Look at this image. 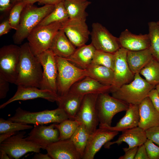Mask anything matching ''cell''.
Returning a JSON list of instances; mask_svg holds the SVG:
<instances>
[{"label": "cell", "mask_w": 159, "mask_h": 159, "mask_svg": "<svg viewBox=\"0 0 159 159\" xmlns=\"http://www.w3.org/2000/svg\"><path fill=\"white\" fill-rule=\"evenodd\" d=\"M42 73L41 64L32 51L28 42L21 45L18 76L15 84L40 88Z\"/></svg>", "instance_id": "1"}, {"label": "cell", "mask_w": 159, "mask_h": 159, "mask_svg": "<svg viewBox=\"0 0 159 159\" xmlns=\"http://www.w3.org/2000/svg\"><path fill=\"white\" fill-rule=\"evenodd\" d=\"M55 5H44L38 7L26 5L21 14L19 26L13 36L14 43L21 44L31 32L54 9Z\"/></svg>", "instance_id": "2"}, {"label": "cell", "mask_w": 159, "mask_h": 159, "mask_svg": "<svg viewBox=\"0 0 159 159\" xmlns=\"http://www.w3.org/2000/svg\"><path fill=\"white\" fill-rule=\"evenodd\" d=\"M155 85L148 82L139 73L135 74L133 80L111 92L113 97L128 104L139 105L148 97Z\"/></svg>", "instance_id": "3"}, {"label": "cell", "mask_w": 159, "mask_h": 159, "mask_svg": "<svg viewBox=\"0 0 159 159\" xmlns=\"http://www.w3.org/2000/svg\"><path fill=\"white\" fill-rule=\"evenodd\" d=\"M69 119L64 110L59 107L51 110L30 112L18 107L14 114L8 119L12 121L34 125L59 123Z\"/></svg>", "instance_id": "4"}, {"label": "cell", "mask_w": 159, "mask_h": 159, "mask_svg": "<svg viewBox=\"0 0 159 159\" xmlns=\"http://www.w3.org/2000/svg\"><path fill=\"white\" fill-rule=\"evenodd\" d=\"M55 57L58 72L57 94L62 97L69 92L74 83L88 75L86 69L77 67L65 58Z\"/></svg>", "instance_id": "5"}, {"label": "cell", "mask_w": 159, "mask_h": 159, "mask_svg": "<svg viewBox=\"0 0 159 159\" xmlns=\"http://www.w3.org/2000/svg\"><path fill=\"white\" fill-rule=\"evenodd\" d=\"M62 25V23H53L45 26H37L31 32L27 39L30 48L35 56L49 49Z\"/></svg>", "instance_id": "6"}, {"label": "cell", "mask_w": 159, "mask_h": 159, "mask_svg": "<svg viewBox=\"0 0 159 159\" xmlns=\"http://www.w3.org/2000/svg\"><path fill=\"white\" fill-rule=\"evenodd\" d=\"M129 105V104L110 96L108 93L99 94L96 105L99 127L111 126L115 115L121 112L126 111Z\"/></svg>", "instance_id": "7"}, {"label": "cell", "mask_w": 159, "mask_h": 159, "mask_svg": "<svg viewBox=\"0 0 159 159\" xmlns=\"http://www.w3.org/2000/svg\"><path fill=\"white\" fill-rule=\"evenodd\" d=\"M20 47L4 46L0 49V76L9 83L15 84L18 76Z\"/></svg>", "instance_id": "8"}, {"label": "cell", "mask_w": 159, "mask_h": 159, "mask_svg": "<svg viewBox=\"0 0 159 159\" xmlns=\"http://www.w3.org/2000/svg\"><path fill=\"white\" fill-rule=\"evenodd\" d=\"M26 132H18L0 143V149L4 151L11 159H18L29 152L39 153L41 147L27 140Z\"/></svg>", "instance_id": "9"}, {"label": "cell", "mask_w": 159, "mask_h": 159, "mask_svg": "<svg viewBox=\"0 0 159 159\" xmlns=\"http://www.w3.org/2000/svg\"><path fill=\"white\" fill-rule=\"evenodd\" d=\"M37 57L43 69L42 77L39 88L49 90L57 94L58 72L55 56L49 49Z\"/></svg>", "instance_id": "10"}, {"label": "cell", "mask_w": 159, "mask_h": 159, "mask_svg": "<svg viewBox=\"0 0 159 159\" xmlns=\"http://www.w3.org/2000/svg\"><path fill=\"white\" fill-rule=\"evenodd\" d=\"M99 94L84 95L80 109L74 120L81 122L90 134L96 130L99 122L96 102Z\"/></svg>", "instance_id": "11"}, {"label": "cell", "mask_w": 159, "mask_h": 159, "mask_svg": "<svg viewBox=\"0 0 159 159\" xmlns=\"http://www.w3.org/2000/svg\"><path fill=\"white\" fill-rule=\"evenodd\" d=\"M91 43L96 50L114 53L120 48L118 38L98 22L92 24Z\"/></svg>", "instance_id": "12"}, {"label": "cell", "mask_w": 159, "mask_h": 159, "mask_svg": "<svg viewBox=\"0 0 159 159\" xmlns=\"http://www.w3.org/2000/svg\"><path fill=\"white\" fill-rule=\"evenodd\" d=\"M127 51L126 49L120 48L114 53V77L110 92L123 85L130 83L134 78V74L130 69L127 62Z\"/></svg>", "instance_id": "13"}, {"label": "cell", "mask_w": 159, "mask_h": 159, "mask_svg": "<svg viewBox=\"0 0 159 159\" xmlns=\"http://www.w3.org/2000/svg\"><path fill=\"white\" fill-rule=\"evenodd\" d=\"M86 21L69 19L62 23L61 28L75 47H78L85 44L88 40L90 32Z\"/></svg>", "instance_id": "14"}, {"label": "cell", "mask_w": 159, "mask_h": 159, "mask_svg": "<svg viewBox=\"0 0 159 159\" xmlns=\"http://www.w3.org/2000/svg\"><path fill=\"white\" fill-rule=\"evenodd\" d=\"M17 91L14 95L0 106V109L4 108L9 104L17 100H26L42 98L48 101L58 102L60 96L49 90L32 86H17Z\"/></svg>", "instance_id": "15"}, {"label": "cell", "mask_w": 159, "mask_h": 159, "mask_svg": "<svg viewBox=\"0 0 159 159\" xmlns=\"http://www.w3.org/2000/svg\"><path fill=\"white\" fill-rule=\"evenodd\" d=\"M55 125V123L47 126L34 125L26 138L46 149L48 145L59 140V132Z\"/></svg>", "instance_id": "16"}, {"label": "cell", "mask_w": 159, "mask_h": 159, "mask_svg": "<svg viewBox=\"0 0 159 159\" xmlns=\"http://www.w3.org/2000/svg\"><path fill=\"white\" fill-rule=\"evenodd\" d=\"M118 133L117 131L100 127L97 128L89 138L82 159H93L102 147Z\"/></svg>", "instance_id": "17"}, {"label": "cell", "mask_w": 159, "mask_h": 159, "mask_svg": "<svg viewBox=\"0 0 159 159\" xmlns=\"http://www.w3.org/2000/svg\"><path fill=\"white\" fill-rule=\"evenodd\" d=\"M45 150L52 159H82L70 139L52 143Z\"/></svg>", "instance_id": "18"}, {"label": "cell", "mask_w": 159, "mask_h": 159, "mask_svg": "<svg viewBox=\"0 0 159 159\" xmlns=\"http://www.w3.org/2000/svg\"><path fill=\"white\" fill-rule=\"evenodd\" d=\"M118 38L120 48L128 51H140L149 48L150 47L148 34L136 35L126 29L121 32Z\"/></svg>", "instance_id": "19"}, {"label": "cell", "mask_w": 159, "mask_h": 159, "mask_svg": "<svg viewBox=\"0 0 159 159\" xmlns=\"http://www.w3.org/2000/svg\"><path fill=\"white\" fill-rule=\"evenodd\" d=\"M112 86L104 85L89 76L74 83L69 92L82 95L110 92Z\"/></svg>", "instance_id": "20"}, {"label": "cell", "mask_w": 159, "mask_h": 159, "mask_svg": "<svg viewBox=\"0 0 159 159\" xmlns=\"http://www.w3.org/2000/svg\"><path fill=\"white\" fill-rule=\"evenodd\" d=\"M140 119L138 126L145 130L159 125V112L147 97L138 105Z\"/></svg>", "instance_id": "21"}, {"label": "cell", "mask_w": 159, "mask_h": 159, "mask_svg": "<svg viewBox=\"0 0 159 159\" xmlns=\"http://www.w3.org/2000/svg\"><path fill=\"white\" fill-rule=\"evenodd\" d=\"M147 139L145 130L138 126L122 131L117 140L107 142L104 145V147L109 149L112 145L115 144L119 145L125 142L128 145L126 148L129 149L144 144Z\"/></svg>", "instance_id": "22"}, {"label": "cell", "mask_w": 159, "mask_h": 159, "mask_svg": "<svg viewBox=\"0 0 159 159\" xmlns=\"http://www.w3.org/2000/svg\"><path fill=\"white\" fill-rule=\"evenodd\" d=\"M75 47L61 28L54 36L49 49L55 56L67 59L74 52Z\"/></svg>", "instance_id": "23"}, {"label": "cell", "mask_w": 159, "mask_h": 159, "mask_svg": "<svg viewBox=\"0 0 159 159\" xmlns=\"http://www.w3.org/2000/svg\"><path fill=\"white\" fill-rule=\"evenodd\" d=\"M140 119L139 105L130 104L124 116L120 120L116 125L105 126L101 128L112 131L122 132L138 126Z\"/></svg>", "instance_id": "24"}, {"label": "cell", "mask_w": 159, "mask_h": 159, "mask_svg": "<svg viewBox=\"0 0 159 159\" xmlns=\"http://www.w3.org/2000/svg\"><path fill=\"white\" fill-rule=\"evenodd\" d=\"M96 49L91 43L77 47L74 53L66 59L77 67L86 69L91 64Z\"/></svg>", "instance_id": "25"}, {"label": "cell", "mask_w": 159, "mask_h": 159, "mask_svg": "<svg viewBox=\"0 0 159 159\" xmlns=\"http://www.w3.org/2000/svg\"><path fill=\"white\" fill-rule=\"evenodd\" d=\"M153 58L149 48L138 51L128 50L127 56V64L134 75L139 73Z\"/></svg>", "instance_id": "26"}, {"label": "cell", "mask_w": 159, "mask_h": 159, "mask_svg": "<svg viewBox=\"0 0 159 159\" xmlns=\"http://www.w3.org/2000/svg\"><path fill=\"white\" fill-rule=\"evenodd\" d=\"M84 95L69 92L60 97L57 102L58 107L63 109L69 119L74 120L81 105Z\"/></svg>", "instance_id": "27"}, {"label": "cell", "mask_w": 159, "mask_h": 159, "mask_svg": "<svg viewBox=\"0 0 159 159\" xmlns=\"http://www.w3.org/2000/svg\"><path fill=\"white\" fill-rule=\"evenodd\" d=\"M88 76L96 80L101 83L112 86L114 77V71L107 67L91 64L86 69Z\"/></svg>", "instance_id": "28"}, {"label": "cell", "mask_w": 159, "mask_h": 159, "mask_svg": "<svg viewBox=\"0 0 159 159\" xmlns=\"http://www.w3.org/2000/svg\"><path fill=\"white\" fill-rule=\"evenodd\" d=\"M64 3L69 19L86 20V9L91 4L88 0H64Z\"/></svg>", "instance_id": "29"}, {"label": "cell", "mask_w": 159, "mask_h": 159, "mask_svg": "<svg viewBox=\"0 0 159 159\" xmlns=\"http://www.w3.org/2000/svg\"><path fill=\"white\" fill-rule=\"evenodd\" d=\"M69 19L64 1L55 5L53 10L37 26H43L55 22L63 23Z\"/></svg>", "instance_id": "30"}, {"label": "cell", "mask_w": 159, "mask_h": 159, "mask_svg": "<svg viewBox=\"0 0 159 159\" xmlns=\"http://www.w3.org/2000/svg\"><path fill=\"white\" fill-rule=\"evenodd\" d=\"M139 73L148 82L155 86L159 83V61L153 57Z\"/></svg>", "instance_id": "31"}, {"label": "cell", "mask_w": 159, "mask_h": 159, "mask_svg": "<svg viewBox=\"0 0 159 159\" xmlns=\"http://www.w3.org/2000/svg\"><path fill=\"white\" fill-rule=\"evenodd\" d=\"M90 135L82 124L78 127L70 138L77 150L82 157V158Z\"/></svg>", "instance_id": "32"}, {"label": "cell", "mask_w": 159, "mask_h": 159, "mask_svg": "<svg viewBox=\"0 0 159 159\" xmlns=\"http://www.w3.org/2000/svg\"><path fill=\"white\" fill-rule=\"evenodd\" d=\"M82 124L75 120L68 119L59 123L55 127L59 132V140L70 139L78 127Z\"/></svg>", "instance_id": "33"}, {"label": "cell", "mask_w": 159, "mask_h": 159, "mask_svg": "<svg viewBox=\"0 0 159 159\" xmlns=\"http://www.w3.org/2000/svg\"><path fill=\"white\" fill-rule=\"evenodd\" d=\"M148 26L149 49L153 57L159 61V27L157 22L155 21L149 22Z\"/></svg>", "instance_id": "34"}, {"label": "cell", "mask_w": 159, "mask_h": 159, "mask_svg": "<svg viewBox=\"0 0 159 159\" xmlns=\"http://www.w3.org/2000/svg\"><path fill=\"white\" fill-rule=\"evenodd\" d=\"M115 63L114 53L96 50L91 64L103 66L114 71Z\"/></svg>", "instance_id": "35"}, {"label": "cell", "mask_w": 159, "mask_h": 159, "mask_svg": "<svg viewBox=\"0 0 159 159\" xmlns=\"http://www.w3.org/2000/svg\"><path fill=\"white\" fill-rule=\"evenodd\" d=\"M33 126L21 122L0 118V134L8 132H18L20 131L32 129Z\"/></svg>", "instance_id": "36"}, {"label": "cell", "mask_w": 159, "mask_h": 159, "mask_svg": "<svg viewBox=\"0 0 159 159\" xmlns=\"http://www.w3.org/2000/svg\"><path fill=\"white\" fill-rule=\"evenodd\" d=\"M26 5L18 3L13 5L10 10L8 19L12 29L16 30L18 28L22 12Z\"/></svg>", "instance_id": "37"}, {"label": "cell", "mask_w": 159, "mask_h": 159, "mask_svg": "<svg viewBox=\"0 0 159 159\" xmlns=\"http://www.w3.org/2000/svg\"><path fill=\"white\" fill-rule=\"evenodd\" d=\"M144 144L149 159H159V146L148 139Z\"/></svg>", "instance_id": "38"}, {"label": "cell", "mask_w": 159, "mask_h": 159, "mask_svg": "<svg viewBox=\"0 0 159 159\" xmlns=\"http://www.w3.org/2000/svg\"><path fill=\"white\" fill-rule=\"evenodd\" d=\"M147 139L159 146V125L145 130Z\"/></svg>", "instance_id": "39"}, {"label": "cell", "mask_w": 159, "mask_h": 159, "mask_svg": "<svg viewBox=\"0 0 159 159\" xmlns=\"http://www.w3.org/2000/svg\"><path fill=\"white\" fill-rule=\"evenodd\" d=\"M154 106L159 112V94L155 88L149 92L148 96Z\"/></svg>", "instance_id": "40"}, {"label": "cell", "mask_w": 159, "mask_h": 159, "mask_svg": "<svg viewBox=\"0 0 159 159\" xmlns=\"http://www.w3.org/2000/svg\"><path fill=\"white\" fill-rule=\"evenodd\" d=\"M9 82L0 76V99L4 98L9 90Z\"/></svg>", "instance_id": "41"}, {"label": "cell", "mask_w": 159, "mask_h": 159, "mask_svg": "<svg viewBox=\"0 0 159 159\" xmlns=\"http://www.w3.org/2000/svg\"><path fill=\"white\" fill-rule=\"evenodd\" d=\"M138 147H136L129 149L123 148V150L125 152L123 155L120 156L119 159H134L138 150Z\"/></svg>", "instance_id": "42"}, {"label": "cell", "mask_w": 159, "mask_h": 159, "mask_svg": "<svg viewBox=\"0 0 159 159\" xmlns=\"http://www.w3.org/2000/svg\"><path fill=\"white\" fill-rule=\"evenodd\" d=\"M134 159H149L144 144L138 147Z\"/></svg>", "instance_id": "43"}, {"label": "cell", "mask_w": 159, "mask_h": 159, "mask_svg": "<svg viewBox=\"0 0 159 159\" xmlns=\"http://www.w3.org/2000/svg\"><path fill=\"white\" fill-rule=\"evenodd\" d=\"M11 29L8 19L3 21L0 24V36L7 34Z\"/></svg>", "instance_id": "44"}, {"label": "cell", "mask_w": 159, "mask_h": 159, "mask_svg": "<svg viewBox=\"0 0 159 159\" xmlns=\"http://www.w3.org/2000/svg\"><path fill=\"white\" fill-rule=\"evenodd\" d=\"M11 0H0V11L4 12L10 10L12 6Z\"/></svg>", "instance_id": "45"}, {"label": "cell", "mask_w": 159, "mask_h": 159, "mask_svg": "<svg viewBox=\"0 0 159 159\" xmlns=\"http://www.w3.org/2000/svg\"><path fill=\"white\" fill-rule=\"evenodd\" d=\"M64 0H39L38 2L39 4L55 5Z\"/></svg>", "instance_id": "46"}, {"label": "cell", "mask_w": 159, "mask_h": 159, "mask_svg": "<svg viewBox=\"0 0 159 159\" xmlns=\"http://www.w3.org/2000/svg\"><path fill=\"white\" fill-rule=\"evenodd\" d=\"M39 0H11V4L13 5L18 3H22L26 5L34 4L36 2H38Z\"/></svg>", "instance_id": "47"}, {"label": "cell", "mask_w": 159, "mask_h": 159, "mask_svg": "<svg viewBox=\"0 0 159 159\" xmlns=\"http://www.w3.org/2000/svg\"><path fill=\"white\" fill-rule=\"evenodd\" d=\"M32 159H52L51 158L47 153L43 154L40 153H36Z\"/></svg>", "instance_id": "48"}, {"label": "cell", "mask_w": 159, "mask_h": 159, "mask_svg": "<svg viewBox=\"0 0 159 159\" xmlns=\"http://www.w3.org/2000/svg\"><path fill=\"white\" fill-rule=\"evenodd\" d=\"M18 132H8L0 134V143L12 135L17 134Z\"/></svg>", "instance_id": "49"}, {"label": "cell", "mask_w": 159, "mask_h": 159, "mask_svg": "<svg viewBox=\"0 0 159 159\" xmlns=\"http://www.w3.org/2000/svg\"><path fill=\"white\" fill-rule=\"evenodd\" d=\"M0 158L1 159H11L8 154L4 150L0 149Z\"/></svg>", "instance_id": "50"}, {"label": "cell", "mask_w": 159, "mask_h": 159, "mask_svg": "<svg viewBox=\"0 0 159 159\" xmlns=\"http://www.w3.org/2000/svg\"><path fill=\"white\" fill-rule=\"evenodd\" d=\"M155 88L156 89L159 94V83L155 85Z\"/></svg>", "instance_id": "51"}, {"label": "cell", "mask_w": 159, "mask_h": 159, "mask_svg": "<svg viewBox=\"0 0 159 159\" xmlns=\"http://www.w3.org/2000/svg\"><path fill=\"white\" fill-rule=\"evenodd\" d=\"M157 24L159 27V21H158L157 22Z\"/></svg>", "instance_id": "52"}]
</instances>
